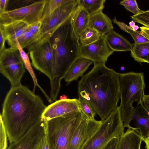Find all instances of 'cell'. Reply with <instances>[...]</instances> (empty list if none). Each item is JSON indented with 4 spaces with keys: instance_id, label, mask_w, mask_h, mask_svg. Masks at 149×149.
Here are the masks:
<instances>
[{
    "instance_id": "6da1fadb",
    "label": "cell",
    "mask_w": 149,
    "mask_h": 149,
    "mask_svg": "<svg viewBox=\"0 0 149 149\" xmlns=\"http://www.w3.org/2000/svg\"><path fill=\"white\" fill-rule=\"evenodd\" d=\"M41 97L21 84L11 86L4 100L0 114L10 144L42 120L46 108Z\"/></svg>"
},
{
    "instance_id": "7a4b0ae2",
    "label": "cell",
    "mask_w": 149,
    "mask_h": 149,
    "mask_svg": "<svg viewBox=\"0 0 149 149\" xmlns=\"http://www.w3.org/2000/svg\"><path fill=\"white\" fill-rule=\"evenodd\" d=\"M93 63L92 69L79 81L78 94L88 102L103 120L118 107L120 73L105 63Z\"/></svg>"
},
{
    "instance_id": "3957f363",
    "label": "cell",
    "mask_w": 149,
    "mask_h": 149,
    "mask_svg": "<svg viewBox=\"0 0 149 149\" xmlns=\"http://www.w3.org/2000/svg\"><path fill=\"white\" fill-rule=\"evenodd\" d=\"M49 40L53 54L50 95L55 101L60 89L61 80L72 63L79 57L81 46L72 26L70 17L56 31Z\"/></svg>"
},
{
    "instance_id": "277c9868",
    "label": "cell",
    "mask_w": 149,
    "mask_h": 149,
    "mask_svg": "<svg viewBox=\"0 0 149 149\" xmlns=\"http://www.w3.org/2000/svg\"><path fill=\"white\" fill-rule=\"evenodd\" d=\"M120 103L119 106L124 127H131L135 108L133 103L142 104L146 86L143 73L131 72L120 73Z\"/></svg>"
},
{
    "instance_id": "5b68a950",
    "label": "cell",
    "mask_w": 149,
    "mask_h": 149,
    "mask_svg": "<svg viewBox=\"0 0 149 149\" xmlns=\"http://www.w3.org/2000/svg\"><path fill=\"white\" fill-rule=\"evenodd\" d=\"M84 115L80 110L47 121L50 149H68L72 133Z\"/></svg>"
},
{
    "instance_id": "8992f818",
    "label": "cell",
    "mask_w": 149,
    "mask_h": 149,
    "mask_svg": "<svg viewBox=\"0 0 149 149\" xmlns=\"http://www.w3.org/2000/svg\"><path fill=\"white\" fill-rule=\"evenodd\" d=\"M82 149H105L114 138L124 132L120 108L118 106L105 119Z\"/></svg>"
},
{
    "instance_id": "52a82bcc",
    "label": "cell",
    "mask_w": 149,
    "mask_h": 149,
    "mask_svg": "<svg viewBox=\"0 0 149 149\" xmlns=\"http://www.w3.org/2000/svg\"><path fill=\"white\" fill-rule=\"evenodd\" d=\"M78 6L77 0L69 1L56 9L42 24L36 39L26 48L29 52L49 40L56 31L71 17Z\"/></svg>"
},
{
    "instance_id": "ba28073f",
    "label": "cell",
    "mask_w": 149,
    "mask_h": 149,
    "mask_svg": "<svg viewBox=\"0 0 149 149\" xmlns=\"http://www.w3.org/2000/svg\"><path fill=\"white\" fill-rule=\"evenodd\" d=\"M26 68L17 48H5L0 53V71L10 81L11 86L21 84Z\"/></svg>"
},
{
    "instance_id": "9c48e42d",
    "label": "cell",
    "mask_w": 149,
    "mask_h": 149,
    "mask_svg": "<svg viewBox=\"0 0 149 149\" xmlns=\"http://www.w3.org/2000/svg\"><path fill=\"white\" fill-rule=\"evenodd\" d=\"M47 0L36 1L28 5L0 15V24L20 21L29 25L40 20Z\"/></svg>"
},
{
    "instance_id": "30bf717a",
    "label": "cell",
    "mask_w": 149,
    "mask_h": 149,
    "mask_svg": "<svg viewBox=\"0 0 149 149\" xmlns=\"http://www.w3.org/2000/svg\"><path fill=\"white\" fill-rule=\"evenodd\" d=\"M102 121L89 119L84 114L73 132L68 149H82L100 126Z\"/></svg>"
},
{
    "instance_id": "8fae6325",
    "label": "cell",
    "mask_w": 149,
    "mask_h": 149,
    "mask_svg": "<svg viewBox=\"0 0 149 149\" xmlns=\"http://www.w3.org/2000/svg\"><path fill=\"white\" fill-rule=\"evenodd\" d=\"M33 67L51 79L52 74L53 54L49 40L29 51Z\"/></svg>"
},
{
    "instance_id": "7c38bea8",
    "label": "cell",
    "mask_w": 149,
    "mask_h": 149,
    "mask_svg": "<svg viewBox=\"0 0 149 149\" xmlns=\"http://www.w3.org/2000/svg\"><path fill=\"white\" fill-rule=\"evenodd\" d=\"M114 52L109 46L104 36L88 45L81 46L79 57L94 63H105Z\"/></svg>"
},
{
    "instance_id": "4fadbf2b",
    "label": "cell",
    "mask_w": 149,
    "mask_h": 149,
    "mask_svg": "<svg viewBox=\"0 0 149 149\" xmlns=\"http://www.w3.org/2000/svg\"><path fill=\"white\" fill-rule=\"evenodd\" d=\"M80 110L78 99H65L56 100L47 106L42 116L47 122L53 118Z\"/></svg>"
},
{
    "instance_id": "5bb4252c",
    "label": "cell",
    "mask_w": 149,
    "mask_h": 149,
    "mask_svg": "<svg viewBox=\"0 0 149 149\" xmlns=\"http://www.w3.org/2000/svg\"><path fill=\"white\" fill-rule=\"evenodd\" d=\"M45 123L42 120L36 123L7 149H34L44 133Z\"/></svg>"
},
{
    "instance_id": "9a60e30c",
    "label": "cell",
    "mask_w": 149,
    "mask_h": 149,
    "mask_svg": "<svg viewBox=\"0 0 149 149\" xmlns=\"http://www.w3.org/2000/svg\"><path fill=\"white\" fill-rule=\"evenodd\" d=\"M132 120L134 125L131 127L143 139L149 136V112L142 104H137L135 108Z\"/></svg>"
},
{
    "instance_id": "2e32d148",
    "label": "cell",
    "mask_w": 149,
    "mask_h": 149,
    "mask_svg": "<svg viewBox=\"0 0 149 149\" xmlns=\"http://www.w3.org/2000/svg\"><path fill=\"white\" fill-rule=\"evenodd\" d=\"M1 24L2 25L4 35L8 44L10 47L16 48V40L24 32L27 31L28 25L20 21Z\"/></svg>"
},
{
    "instance_id": "e0dca14e",
    "label": "cell",
    "mask_w": 149,
    "mask_h": 149,
    "mask_svg": "<svg viewBox=\"0 0 149 149\" xmlns=\"http://www.w3.org/2000/svg\"><path fill=\"white\" fill-rule=\"evenodd\" d=\"M88 27L95 29L103 36L114 28L111 20L102 11L90 15Z\"/></svg>"
},
{
    "instance_id": "ac0fdd59",
    "label": "cell",
    "mask_w": 149,
    "mask_h": 149,
    "mask_svg": "<svg viewBox=\"0 0 149 149\" xmlns=\"http://www.w3.org/2000/svg\"><path fill=\"white\" fill-rule=\"evenodd\" d=\"M93 62L86 58L79 57L72 63L64 79L67 84L82 76Z\"/></svg>"
},
{
    "instance_id": "d6986e66",
    "label": "cell",
    "mask_w": 149,
    "mask_h": 149,
    "mask_svg": "<svg viewBox=\"0 0 149 149\" xmlns=\"http://www.w3.org/2000/svg\"><path fill=\"white\" fill-rule=\"evenodd\" d=\"M104 36L109 46L114 52L131 51L132 49L133 45L113 30Z\"/></svg>"
},
{
    "instance_id": "ffe728a7",
    "label": "cell",
    "mask_w": 149,
    "mask_h": 149,
    "mask_svg": "<svg viewBox=\"0 0 149 149\" xmlns=\"http://www.w3.org/2000/svg\"><path fill=\"white\" fill-rule=\"evenodd\" d=\"M143 139L134 129L128 128L120 137L116 149H140Z\"/></svg>"
},
{
    "instance_id": "44dd1931",
    "label": "cell",
    "mask_w": 149,
    "mask_h": 149,
    "mask_svg": "<svg viewBox=\"0 0 149 149\" xmlns=\"http://www.w3.org/2000/svg\"><path fill=\"white\" fill-rule=\"evenodd\" d=\"M90 15L78 4L71 17V22L73 29L78 37L88 27Z\"/></svg>"
},
{
    "instance_id": "7402d4cb",
    "label": "cell",
    "mask_w": 149,
    "mask_h": 149,
    "mask_svg": "<svg viewBox=\"0 0 149 149\" xmlns=\"http://www.w3.org/2000/svg\"><path fill=\"white\" fill-rule=\"evenodd\" d=\"M131 52V56L135 61L149 63V42L134 43Z\"/></svg>"
},
{
    "instance_id": "603a6c76",
    "label": "cell",
    "mask_w": 149,
    "mask_h": 149,
    "mask_svg": "<svg viewBox=\"0 0 149 149\" xmlns=\"http://www.w3.org/2000/svg\"><path fill=\"white\" fill-rule=\"evenodd\" d=\"M78 5L90 15L102 11L106 0H77Z\"/></svg>"
},
{
    "instance_id": "cb8c5ba5",
    "label": "cell",
    "mask_w": 149,
    "mask_h": 149,
    "mask_svg": "<svg viewBox=\"0 0 149 149\" xmlns=\"http://www.w3.org/2000/svg\"><path fill=\"white\" fill-rule=\"evenodd\" d=\"M112 21L121 30L129 33L134 39L135 43L140 44L149 42V40L143 35L140 31H134L132 28L123 22L118 21L116 17L112 19Z\"/></svg>"
},
{
    "instance_id": "d4e9b609",
    "label": "cell",
    "mask_w": 149,
    "mask_h": 149,
    "mask_svg": "<svg viewBox=\"0 0 149 149\" xmlns=\"http://www.w3.org/2000/svg\"><path fill=\"white\" fill-rule=\"evenodd\" d=\"M102 36L95 29L87 27L79 36L81 46L91 44L98 40Z\"/></svg>"
},
{
    "instance_id": "484cf974",
    "label": "cell",
    "mask_w": 149,
    "mask_h": 149,
    "mask_svg": "<svg viewBox=\"0 0 149 149\" xmlns=\"http://www.w3.org/2000/svg\"><path fill=\"white\" fill-rule=\"evenodd\" d=\"M70 0H47L40 20L42 24L58 8L65 4Z\"/></svg>"
},
{
    "instance_id": "4316f807",
    "label": "cell",
    "mask_w": 149,
    "mask_h": 149,
    "mask_svg": "<svg viewBox=\"0 0 149 149\" xmlns=\"http://www.w3.org/2000/svg\"><path fill=\"white\" fill-rule=\"evenodd\" d=\"M80 109L82 112L89 119H95L96 114L88 102L80 96L78 99Z\"/></svg>"
},
{
    "instance_id": "83f0119b",
    "label": "cell",
    "mask_w": 149,
    "mask_h": 149,
    "mask_svg": "<svg viewBox=\"0 0 149 149\" xmlns=\"http://www.w3.org/2000/svg\"><path fill=\"white\" fill-rule=\"evenodd\" d=\"M130 17L134 22L149 29V10H142L140 13L131 16Z\"/></svg>"
},
{
    "instance_id": "f1b7e54d",
    "label": "cell",
    "mask_w": 149,
    "mask_h": 149,
    "mask_svg": "<svg viewBox=\"0 0 149 149\" xmlns=\"http://www.w3.org/2000/svg\"><path fill=\"white\" fill-rule=\"evenodd\" d=\"M36 36L30 32H24L17 40L22 48H26L36 39Z\"/></svg>"
},
{
    "instance_id": "f546056e",
    "label": "cell",
    "mask_w": 149,
    "mask_h": 149,
    "mask_svg": "<svg viewBox=\"0 0 149 149\" xmlns=\"http://www.w3.org/2000/svg\"><path fill=\"white\" fill-rule=\"evenodd\" d=\"M119 4L123 6L128 11L136 15L142 10L139 8L137 3L135 0H124L120 1Z\"/></svg>"
},
{
    "instance_id": "4dcf8cb0",
    "label": "cell",
    "mask_w": 149,
    "mask_h": 149,
    "mask_svg": "<svg viewBox=\"0 0 149 149\" xmlns=\"http://www.w3.org/2000/svg\"><path fill=\"white\" fill-rule=\"evenodd\" d=\"M34 149H50L47 122H45L44 133Z\"/></svg>"
},
{
    "instance_id": "1f68e13d",
    "label": "cell",
    "mask_w": 149,
    "mask_h": 149,
    "mask_svg": "<svg viewBox=\"0 0 149 149\" xmlns=\"http://www.w3.org/2000/svg\"><path fill=\"white\" fill-rule=\"evenodd\" d=\"M6 131L1 117L0 116V149L7 148Z\"/></svg>"
},
{
    "instance_id": "d6a6232c",
    "label": "cell",
    "mask_w": 149,
    "mask_h": 149,
    "mask_svg": "<svg viewBox=\"0 0 149 149\" xmlns=\"http://www.w3.org/2000/svg\"><path fill=\"white\" fill-rule=\"evenodd\" d=\"M42 24L40 20L34 22L28 25L27 31L35 36L36 38L39 34Z\"/></svg>"
},
{
    "instance_id": "836d02e7",
    "label": "cell",
    "mask_w": 149,
    "mask_h": 149,
    "mask_svg": "<svg viewBox=\"0 0 149 149\" xmlns=\"http://www.w3.org/2000/svg\"><path fill=\"white\" fill-rule=\"evenodd\" d=\"M6 40L4 33L2 25L0 24V53L5 49V43Z\"/></svg>"
},
{
    "instance_id": "e575fe53",
    "label": "cell",
    "mask_w": 149,
    "mask_h": 149,
    "mask_svg": "<svg viewBox=\"0 0 149 149\" xmlns=\"http://www.w3.org/2000/svg\"><path fill=\"white\" fill-rule=\"evenodd\" d=\"M120 137L113 139L109 143L105 149H116L119 143Z\"/></svg>"
},
{
    "instance_id": "d590c367",
    "label": "cell",
    "mask_w": 149,
    "mask_h": 149,
    "mask_svg": "<svg viewBox=\"0 0 149 149\" xmlns=\"http://www.w3.org/2000/svg\"><path fill=\"white\" fill-rule=\"evenodd\" d=\"M9 1L8 0H0V15L6 11V9Z\"/></svg>"
},
{
    "instance_id": "8d00e7d4",
    "label": "cell",
    "mask_w": 149,
    "mask_h": 149,
    "mask_svg": "<svg viewBox=\"0 0 149 149\" xmlns=\"http://www.w3.org/2000/svg\"><path fill=\"white\" fill-rule=\"evenodd\" d=\"M142 104L146 109L149 112V94H144L143 95L142 99Z\"/></svg>"
},
{
    "instance_id": "74e56055",
    "label": "cell",
    "mask_w": 149,
    "mask_h": 149,
    "mask_svg": "<svg viewBox=\"0 0 149 149\" xmlns=\"http://www.w3.org/2000/svg\"><path fill=\"white\" fill-rule=\"evenodd\" d=\"M141 34L149 40V29L144 26L140 27Z\"/></svg>"
},
{
    "instance_id": "f35d334b",
    "label": "cell",
    "mask_w": 149,
    "mask_h": 149,
    "mask_svg": "<svg viewBox=\"0 0 149 149\" xmlns=\"http://www.w3.org/2000/svg\"><path fill=\"white\" fill-rule=\"evenodd\" d=\"M143 141L145 144V147L146 149H149V136L143 139Z\"/></svg>"
},
{
    "instance_id": "ab89813d",
    "label": "cell",
    "mask_w": 149,
    "mask_h": 149,
    "mask_svg": "<svg viewBox=\"0 0 149 149\" xmlns=\"http://www.w3.org/2000/svg\"><path fill=\"white\" fill-rule=\"evenodd\" d=\"M129 26L132 28L135 25V23L133 21H132L129 23Z\"/></svg>"
},
{
    "instance_id": "60d3db41",
    "label": "cell",
    "mask_w": 149,
    "mask_h": 149,
    "mask_svg": "<svg viewBox=\"0 0 149 149\" xmlns=\"http://www.w3.org/2000/svg\"><path fill=\"white\" fill-rule=\"evenodd\" d=\"M139 28V27L138 25H135L132 29H133L135 31H137L138 29Z\"/></svg>"
}]
</instances>
